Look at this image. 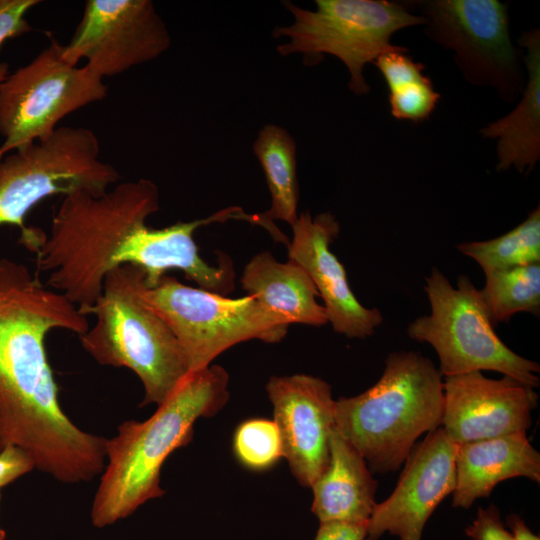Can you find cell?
<instances>
[{
    "label": "cell",
    "mask_w": 540,
    "mask_h": 540,
    "mask_svg": "<svg viewBox=\"0 0 540 540\" xmlns=\"http://www.w3.org/2000/svg\"><path fill=\"white\" fill-rule=\"evenodd\" d=\"M0 158V225L21 234L26 214L53 195L78 191L100 194L117 183L118 171L99 158L95 133L84 127H58L48 138Z\"/></svg>",
    "instance_id": "30bf717a"
},
{
    "label": "cell",
    "mask_w": 540,
    "mask_h": 540,
    "mask_svg": "<svg viewBox=\"0 0 540 540\" xmlns=\"http://www.w3.org/2000/svg\"><path fill=\"white\" fill-rule=\"evenodd\" d=\"M284 6L294 22L277 26L274 38L287 37L277 46L283 56L303 54L307 65L323 59V54L337 57L349 73V89L356 95L370 92L364 68L382 53L393 49L392 36L405 28L422 26L421 16L403 2L388 0H316V9L307 10L289 1Z\"/></svg>",
    "instance_id": "8992f818"
},
{
    "label": "cell",
    "mask_w": 540,
    "mask_h": 540,
    "mask_svg": "<svg viewBox=\"0 0 540 540\" xmlns=\"http://www.w3.org/2000/svg\"><path fill=\"white\" fill-rule=\"evenodd\" d=\"M170 44L152 1L88 0L75 33L63 45V57L73 65L84 59L104 78L156 59Z\"/></svg>",
    "instance_id": "7c38bea8"
},
{
    "label": "cell",
    "mask_w": 540,
    "mask_h": 540,
    "mask_svg": "<svg viewBox=\"0 0 540 540\" xmlns=\"http://www.w3.org/2000/svg\"><path fill=\"white\" fill-rule=\"evenodd\" d=\"M292 230L288 259L299 264L311 278L333 330L348 338L371 336L382 324L383 315L377 308L363 306L355 297L343 264L330 250L340 230L335 216L324 212L313 218L304 212L298 215Z\"/></svg>",
    "instance_id": "2e32d148"
},
{
    "label": "cell",
    "mask_w": 540,
    "mask_h": 540,
    "mask_svg": "<svg viewBox=\"0 0 540 540\" xmlns=\"http://www.w3.org/2000/svg\"><path fill=\"white\" fill-rule=\"evenodd\" d=\"M103 78L63 57L51 40L30 63L0 83V158L48 138L68 114L107 96Z\"/></svg>",
    "instance_id": "8fae6325"
},
{
    "label": "cell",
    "mask_w": 540,
    "mask_h": 540,
    "mask_svg": "<svg viewBox=\"0 0 540 540\" xmlns=\"http://www.w3.org/2000/svg\"><path fill=\"white\" fill-rule=\"evenodd\" d=\"M79 336L87 316L24 264L0 259V452L24 451L35 469L64 484L101 475L106 438L83 431L62 410L48 362V333Z\"/></svg>",
    "instance_id": "7a4b0ae2"
},
{
    "label": "cell",
    "mask_w": 540,
    "mask_h": 540,
    "mask_svg": "<svg viewBox=\"0 0 540 540\" xmlns=\"http://www.w3.org/2000/svg\"><path fill=\"white\" fill-rule=\"evenodd\" d=\"M456 444L442 427L416 443L394 491L377 503L367 524L366 540L384 533L399 540H422L426 522L456 485Z\"/></svg>",
    "instance_id": "4fadbf2b"
},
{
    "label": "cell",
    "mask_w": 540,
    "mask_h": 540,
    "mask_svg": "<svg viewBox=\"0 0 540 540\" xmlns=\"http://www.w3.org/2000/svg\"><path fill=\"white\" fill-rule=\"evenodd\" d=\"M242 287L269 310L293 323L320 327L328 323L318 291L307 272L288 259L279 262L268 251L256 254L245 266Z\"/></svg>",
    "instance_id": "ffe728a7"
},
{
    "label": "cell",
    "mask_w": 540,
    "mask_h": 540,
    "mask_svg": "<svg viewBox=\"0 0 540 540\" xmlns=\"http://www.w3.org/2000/svg\"><path fill=\"white\" fill-rule=\"evenodd\" d=\"M441 95L428 76L389 91L391 115L398 120L421 123L435 110Z\"/></svg>",
    "instance_id": "d4e9b609"
},
{
    "label": "cell",
    "mask_w": 540,
    "mask_h": 540,
    "mask_svg": "<svg viewBox=\"0 0 540 540\" xmlns=\"http://www.w3.org/2000/svg\"><path fill=\"white\" fill-rule=\"evenodd\" d=\"M238 462L252 471L272 468L283 457V446L274 420L252 418L241 422L233 435Z\"/></svg>",
    "instance_id": "cb8c5ba5"
},
{
    "label": "cell",
    "mask_w": 540,
    "mask_h": 540,
    "mask_svg": "<svg viewBox=\"0 0 540 540\" xmlns=\"http://www.w3.org/2000/svg\"><path fill=\"white\" fill-rule=\"evenodd\" d=\"M228 383L229 375L219 365L190 372L150 418L125 421L116 436L106 439L107 464L91 507L95 527L111 525L163 496V463L190 443L196 420L223 408L229 398Z\"/></svg>",
    "instance_id": "3957f363"
},
{
    "label": "cell",
    "mask_w": 540,
    "mask_h": 540,
    "mask_svg": "<svg viewBox=\"0 0 540 540\" xmlns=\"http://www.w3.org/2000/svg\"><path fill=\"white\" fill-rule=\"evenodd\" d=\"M255 153L264 171L271 194V207L259 214L262 226L273 237L288 245L289 240L272 224L275 219L291 227L297 221L299 187L297 180L296 143L284 128L267 124L253 143Z\"/></svg>",
    "instance_id": "44dd1931"
},
{
    "label": "cell",
    "mask_w": 540,
    "mask_h": 540,
    "mask_svg": "<svg viewBox=\"0 0 540 540\" xmlns=\"http://www.w3.org/2000/svg\"><path fill=\"white\" fill-rule=\"evenodd\" d=\"M143 269L125 264L105 278L102 295L85 315L95 324L79 336L100 365L133 371L144 387L141 406L162 404L190 373L175 335L141 298Z\"/></svg>",
    "instance_id": "5b68a950"
},
{
    "label": "cell",
    "mask_w": 540,
    "mask_h": 540,
    "mask_svg": "<svg viewBox=\"0 0 540 540\" xmlns=\"http://www.w3.org/2000/svg\"><path fill=\"white\" fill-rule=\"evenodd\" d=\"M311 489V511L319 523H368L377 504V481L362 455L336 427L330 438L328 465Z\"/></svg>",
    "instance_id": "d6986e66"
},
{
    "label": "cell",
    "mask_w": 540,
    "mask_h": 540,
    "mask_svg": "<svg viewBox=\"0 0 540 540\" xmlns=\"http://www.w3.org/2000/svg\"><path fill=\"white\" fill-rule=\"evenodd\" d=\"M38 0H0V47L9 38L20 36L30 30L25 15ZM8 76L7 63L0 64V83Z\"/></svg>",
    "instance_id": "4316f807"
},
{
    "label": "cell",
    "mask_w": 540,
    "mask_h": 540,
    "mask_svg": "<svg viewBox=\"0 0 540 540\" xmlns=\"http://www.w3.org/2000/svg\"><path fill=\"white\" fill-rule=\"evenodd\" d=\"M292 474L304 487L313 485L330 457L336 400L321 378L294 374L273 376L266 385Z\"/></svg>",
    "instance_id": "5bb4252c"
},
{
    "label": "cell",
    "mask_w": 540,
    "mask_h": 540,
    "mask_svg": "<svg viewBox=\"0 0 540 540\" xmlns=\"http://www.w3.org/2000/svg\"><path fill=\"white\" fill-rule=\"evenodd\" d=\"M465 533L472 540H515L504 527L500 512L493 504L478 508L476 518L467 526Z\"/></svg>",
    "instance_id": "83f0119b"
},
{
    "label": "cell",
    "mask_w": 540,
    "mask_h": 540,
    "mask_svg": "<svg viewBox=\"0 0 540 540\" xmlns=\"http://www.w3.org/2000/svg\"><path fill=\"white\" fill-rule=\"evenodd\" d=\"M139 293L175 335L190 372L210 366L235 344L252 339L277 343L290 326L252 295L228 298L168 275L151 287L144 279Z\"/></svg>",
    "instance_id": "ba28073f"
},
{
    "label": "cell",
    "mask_w": 540,
    "mask_h": 540,
    "mask_svg": "<svg viewBox=\"0 0 540 540\" xmlns=\"http://www.w3.org/2000/svg\"><path fill=\"white\" fill-rule=\"evenodd\" d=\"M517 44L523 51L525 87L514 109L479 133L496 141L498 171L515 168L528 174L540 159V29L523 32Z\"/></svg>",
    "instance_id": "ac0fdd59"
},
{
    "label": "cell",
    "mask_w": 540,
    "mask_h": 540,
    "mask_svg": "<svg viewBox=\"0 0 540 540\" xmlns=\"http://www.w3.org/2000/svg\"><path fill=\"white\" fill-rule=\"evenodd\" d=\"M35 469L32 459L21 449L7 447L0 452V489Z\"/></svg>",
    "instance_id": "f1b7e54d"
},
{
    "label": "cell",
    "mask_w": 540,
    "mask_h": 540,
    "mask_svg": "<svg viewBox=\"0 0 540 540\" xmlns=\"http://www.w3.org/2000/svg\"><path fill=\"white\" fill-rule=\"evenodd\" d=\"M457 249L475 260L484 273L540 263L539 206L507 233L491 240L461 243Z\"/></svg>",
    "instance_id": "603a6c76"
},
{
    "label": "cell",
    "mask_w": 540,
    "mask_h": 540,
    "mask_svg": "<svg viewBox=\"0 0 540 540\" xmlns=\"http://www.w3.org/2000/svg\"><path fill=\"white\" fill-rule=\"evenodd\" d=\"M442 377L422 354L393 352L373 386L357 396L336 400L335 427L372 473L397 471L418 438L441 427Z\"/></svg>",
    "instance_id": "277c9868"
},
{
    "label": "cell",
    "mask_w": 540,
    "mask_h": 540,
    "mask_svg": "<svg viewBox=\"0 0 540 540\" xmlns=\"http://www.w3.org/2000/svg\"><path fill=\"white\" fill-rule=\"evenodd\" d=\"M507 525L515 540H540V537L534 534L524 520L516 514H510L507 517Z\"/></svg>",
    "instance_id": "4dcf8cb0"
},
{
    "label": "cell",
    "mask_w": 540,
    "mask_h": 540,
    "mask_svg": "<svg viewBox=\"0 0 540 540\" xmlns=\"http://www.w3.org/2000/svg\"><path fill=\"white\" fill-rule=\"evenodd\" d=\"M493 326L518 312L540 313V263L485 272L479 290Z\"/></svg>",
    "instance_id": "7402d4cb"
},
{
    "label": "cell",
    "mask_w": 540,
    "mask_h": 540,
    "mask_svg": "<svg viewBox=\"0 0 540 540\" xmlns=\"http://www.w3.org/2000/svg\"><path fill=\"white\" fill-rule=\"evenodd\" d=\"M405 6L424 20L423 32L452 52L471 85L490 88L507 103L519 99L527 75L511 38L508 5L498 0H413Z\"/></svg>",
    "instance_id": "9c48e42d"
},
{
    "label": "cell",
    "mask_w": 540,
    "mask_h": 540,
    "mask_svg": "<svg viewBox=\"0 0 540 540\" xmlns=\"http://www.w3.org/2000/svg\"><path fill=\"white\" fill-rule=\"evenodd\" d=\"M159 208L158 187L149 179L125 181L100 194L78 191L63 197L49 234L39 230L27 248L35 253L38 270L47 274V286L83 315L102 295L106 276L125 264L143 269L149 287L167 271L181 270L201 289L231 292L230 258L221 255L217 266L208 264L193 238L200 226L222 221L220 212L158 229L147 226Z\"/></svg>",
    "instance_id": "6da1fadb"
},
{
    "label": "cell",
    "mask_w": 540,
    "mask_h": 540,
    "mask_svg": "<svg viewBox=\"0 0 540 540\" xmlns=\"http://www.w3.org/2000/svg\"><path fill=\"white\" fill-rule=\"evenodd\" d=\"M452 506L469 508L495 486L515 477L540 482V453L526 433L456 444Z\"/></svg>",
    "instance_id": "e0dca14e"
},
{
    "label": "cell",
    "mask_w": 540,
    "mask_h": 540,
    "mask_svg": "<svg viewBox=\"0 0 540 540\" xmlns=\"http://www.w3.org/2000/svg\"><path fill=\"white\" fill-rule=\"evenodd\" d=\"M424 289L431 312L411 322L407 334L435 349L442 376L490 370L532 388L539 386L540 365L518 355L499 338L480 291L467 275L459 276L454 287L434 267Z\"/></svg>",
    "instance_id": "52a82bcc"
},
{
    "label": "cell",
    "mask_w": 540,
    "mask_h": 540,
    "mask_svg": "<svg viewBox=\"0 0 540 540\" xmlns=\"http://www.w3.org/2000/svg\"><path fill=\"white\" fill-rule=\"evenodd\" d=\"M0 500H1V492H0ZM6 538V532L4 529L0 527V540H5Z\"/></svg>",
    "instance_id": "1f68e13d"
},
{
    "label": "cell",
    "mask_w": 540,
    "mask_h": 540,
    "mask_svg": "<svg viewBox=\"0 0 540 540\" xmlns=\"http://www.w3.org/2000/svg\"><path fill=\"white\" fill-rule=\"evenodd\" d=\"M368 523L320 522L314 540H366Z\"/></svg>",
    "instance_id": "f546056e"
},
{
    "label": "cell",
    "mask_w": 540,
    "mask_h": 540,
    "mask_svg": "<svg viewBox=\"0 0 540 540\" xmlns=\"http://www.w3.org/2000/svg\"><path fill=\"white\" fill-rule=\"evenodd\" d=\"M443 387L441 427L455 444L526 433L538 403L534 388L480 371L445 377Z\"/></svg>",
    "instance_id": "9a60e30c"
},
{
    "label": "cell",
    "mask_w": 540,
    "mask_h": 540,
    "mask_svg": "<svg viewBox=\"0 0 540 540\" xmlns=\"http://www.w3.org/2000/svg\"><path fill=\"white\" fill-rule=\"evenodd\" d=\"M373 64L382 74L389 91L426 76L425 65L414 61L409 50L398 45L378 56Z\"/></svg>",
    "instance_id": "484cf974"
}]
</instances>
